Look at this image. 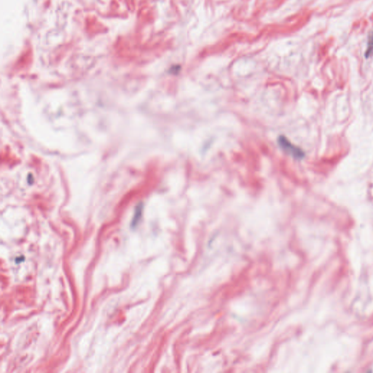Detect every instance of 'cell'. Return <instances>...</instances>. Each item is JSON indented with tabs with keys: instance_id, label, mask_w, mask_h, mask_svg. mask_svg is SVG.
<instances>
[{
	"instance_id": "6da1fadb",
	"label": "cell",
	"mask_w": 373,
	"mask_h": 373,
	"mask_svg": "<svg viewBox=\"0 0 373 373\" xmlns=\"http://www.w3.org/2000/svg\"><path fill=\"white\" fill-rule=\"evenodd\" d=\"M278 144L285 153L297 160H302L305 157V153L300 147L292 144L284 136H280L279 137Z\"/></svg>"
},
{
	"instance_id": "7a4b0ae2",
	"label": "cell",
	"mask_w": 373,
	"mask_h": 373,
	"mask_svg": "<svg viewBox=\"0 0 373 373\" xmlns=\"http://www.w3.org/2000/svg\"><path fill=\"white\" fill-rule=\"evenodd\" d=\"M142 210L143 205L142 203H140L136 208L135 213H134V217H133L132 221H131V228H136L138 225L139 222H140V219H141L142 215Z\"/></svg>"
}]
</instances>
